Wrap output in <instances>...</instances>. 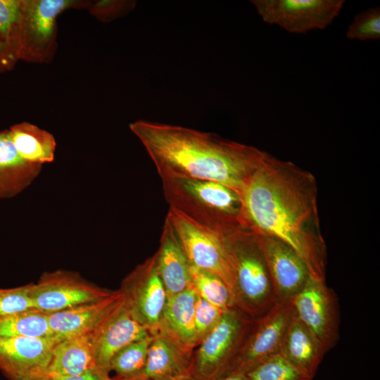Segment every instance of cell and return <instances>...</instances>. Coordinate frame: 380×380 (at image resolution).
<instances>
[{"label":"cell","mask_w":380,"mask_h":380,"mask_svg":"<svg viewBox=\"0 0 380 380\" xmlns=\"http://www.w3.org/2000/svg\"><path fill=\"white\" fill-rule=\"evenodd\" d=\"M241 198L244 228L284 241L298 254L312 277L326 280L327 246L318 214L317 182L310 172L269 153Z\"/></svg>","instance_id":"cell-1"},{"label":"cell","mask_w":380,"mask_h":380,"mask_svg":"<svg viewBox=\"0 0 380 380\" xmlns=\"http://www.w3.org/2000/svg\"><path fill=\"white\" fill-rule=\"evenodd\" d=\"M161 179L180 177L222 184L241 195L268 156L253 146L217 134L148 120L129 124Z\"/></svg>","instance_id":"cell-2"},{"label":"cell","mask_w":380,"mask_h":380,"mask_svg":"<svg viewBox=\"0 0 380 380\" xmlns=\"http://www.w3.org/2000/svg\"><path fill=\"white\" fill-rule=\"evenodd\" d=\"M170 208L196 224L221 235L241 227V198L222 184L180 177L162 179Z\"/></svg>","instance_id":"cell-3"},{"label":"cell","mask_w":380,"mask_h":380,"mask_svg":"<svg viewBox=\"0 0 380 380\" xmlns=\"http://www.w3.org/2000/svg\"><path fill=\"white\" fill-rule=\"evenodd\" d=\"M224 240L234 272L236 308L256 319L277 303L258 236L241 227Z\"/></svg>","instance_id":"cell-4"},{"label":"cell","mask_w":380,"mask_h":380,"mask_svg":"<svg viewBox=\"0 0 380 380\" xmlns=\"http://www.w3.org/2000/svg\"><path fill=\"white\" fill-rule=\"evenodd\" d=\"M254 320L237 308L225 310L219 323L193 352L192 378L220 380L229 374Z\"/></svg>","instance_id":"cell-5"},{"label":"cell","mask_w":380,"mask_h":380,"mask_svg":"<svg viewBox=\"0 0 380 380\" xmlns=\"http://www.w3.org/2000/svg\"><path fill=\"white\" fill-rule=\"evenodd\" d=\"M77 0H20L17 30V61L48 63L56 50V18L72 8H86Z\"/></svg>","instance_id":"cell-6"},{"label":"cell","mask_w":380,"mask_h":380,"mask_svg":"<svg viewBox=\"0 0 380 380\" xmlns=\"http://www.w3.org/2000/svg\"><path fill=\"white\" fill-rule=\"evenodd\" d=\"M167 217L178 236L189 264L219 277L234 296V272L225 243L226 235L208 230L172 208L169 209Z\"/></svg>","instance_id":"cell-7"},{"label":"cell","mask_w":380,"mask_h":380,"mask_svg":"<svg viewBox=\"0 0 380 380\" xmlns=\"http://www.w3.org/2000/svg\"><path fill=\"white\" fill-rule=\"evenodd\" d=\"M132 316L152 334L159 331L167 295L153 254L122 281L118 289Z\"/></svg>","instance_id":"cell-8"},{"label":"cell","mask_w":380,"mask_h":380,"mask_svg":"<svg viewBox=\"0 0 380 380\" xmlns=\"http://www.w3.org/2000/svg\"><path fill=\"white\" fill-rule=\"evenodd\" d=\"M262 20L288 32L324 30L339 15L344 0H252Z\"/></svg>","instance_id":"cell-9"},{"label":"cell","mask_w":380,"mask_h":380,"mask_svg":"<svg viewBox=\"0 0 380 380\" xmlns=\"http://www.w3.org/2000/svg\"><path fill=\"white\" fill-rule=\"evenodd\" d=\"M113 291L87 281L75 272L64 270L46 272L36 284H28L34 308L47 314L105 298Z\"/></svg>","instance_id":"cell-10"},{"label":"cell","mask_w":380,"mask_h":380,"mask_svg":"<svg viewBox=\"0 0 380 380\" xmlns=\"http://www.w3.org/2000/svg\"><path fill=\"white\" fill-rule=\"evenodd\" d=\"M293 313L315 336L327 353L339 338L338 298L325 281L311 275L291 301Z\"/></svg>","instance_id":"cell-11"},{"label":"cell","mask_w":380,"mask_h":380,"mask_svg":"<svg viewBox=\"0 0 380 380\" xmlns=\"http://www.w3.org/2000/svg\"><path fill=\"white\" fill-rule=\"evenodd\" d=\"M293 316L291 302H277L268 312L255 319L231 373L246 374L279 353Z\"/></svg>","instance_id":"cell-12"},{"label":"cell","mask_w":380,"mask_h":380,"mask_svg":"<svg viewBox=\"0 0 380 380\" xmlns=\"http://www.w3.org/2000/svg\"><path fill=\"white\" fill-rule=\"evenodd\" d=\"M54 338L0 336V371L8 380H37L48 376Z\"/></svg>","instance_id":"cell-13"},{"label":"cell","mask_w":380,"mask_h":380,"mask_svg":"<svg viewBox=\"0 0 380 380\" xmlns=\"http://www.w3.org/2000/svg\"><path fill=\"white\" fill-rule=\"evenodd\" d=\"M264 254L277 302H291L310 274L298 254L284 241L257 235Z\"/></svg>","instance_id":"cell-14"},{"label":"cell","mask_w":380,"mask_h":380,"mask_svg":"<svg viewBox=\"0 0 380 380\" xmlns=\"http://www.w3.org/2000/svg\"><path fill=\"white\" fill-rule=\"evenodd\" d=\"M122 302V295L117 290L105 298L49 314V322L54 338L60 341L76 336L92 334Z\"/></svg>","instance_id":"cell-15"},{"label":"cell","mask_w":380,"mask_h":380,"mask_svg":"<svg viewBox=\"0 0 380 380\" xmlns=\"http://www.w3.org/2000/svg\"><path fill=\"white\" fill-rule=\"evenodd\" d=\"M151 333L132 316L122 305L91 334L97 367L110 372V362L127 345Z\"/></svg>","instance_id":"cell-16"},{"label":"cell","mask_w":380,"mask_h":380,"mask_svg":"<svg viewBox=\"0 0 380 380\" xmlns=\"http://www.w3.org/2000/svg\"><path fill=\"white\" fill-rule=\"evenodd\" d=\"M157 268L167 296L191 286L190 264L178 236L166 217L156 253Z\"/></svg>","instance_id":"cell-17"},{"label":"cell","mask_w":380,"mask_h":380,"mask_svg":"<svg viewBox=\"0 0 380 380\" xmlns=\"http://www.w3.org/2000/svg\"><path fill=\"white\" fill-rule=\"evenodd\" d=\"M192 354L193 352L158 331L153 334L144 369L137 379L174 380L186 375L189 373Z\"/></svg>","instance_id":"cell-18"},{"label":"cell","mask_w":380,"mask_h":380,"mask_svg":"<svg viewBox=\"0 0 380 380\" xmlns=\"http://www.w3.org/2000/svg\"><path fill=\"white\" fill-rule=\"evenodd\" d=\"M196 298L197 293L191 286L167 296L159 330L191 352L197 347L194 322Z\"/></svg>","instance_id":"cell-19"},{"label":"cell","mask_w":380,"mask_h":380,"mask_svg":"<svg viewBox=\"0 0 380 380\" xmlns=\"http://www.w3.org/2000/svg\"><path fill=\"white\" fill-rule=\"evenodd\" d=\"M42 166L24 160L16 150L8 129L0 132V198L15 196L39 176Z\"/></svg>","instance_id":"cell-20"},{"label":"cell","mask_w":380,"mask_h":380,"mask_svg":"<svg viewBox=\"0 0 380 380\" xmlns=\"http://www.w3.org/2000/svg\"><path fill=\"white\" fill-rule=\"evenodd\" d=\"M279 354L313 379L326 353L319 341L293 313Z\"/></svg>","instance_id":"cell-21"},{"label":"cell","mask_w":380,"mask_h":380,"mask_svg":"<svg viewBox=\"0 0 380 380\" xmlns=\"http://www.w3.org/2000/svg\"><path fill=\"white\" fill-rule=\"evenodd\" d=\"M97 367L91 334L58 341L53 349L48 376H71Z\"/></svg>","instance_id":"cell-22"},{"label":"cell","mask_w":380,"mask_h":380,"mask_svg":"<svg viewBox=\"0 0 380 380\" xmlns=\"http://www.w3.org/2000/svg\"><path fill=\"white\" fill-rule=\"evenodd\" d=\"M8 130L16 150L27 162L42 167L54 160L56 142L49 132L27 122L15 124Z\"/></svg>","instance_id":"cell-23"},{"label":"cell","mask_w":380,"mask_h":380,"mask_svg":"<svg viewBox=\"0 0 380 380\" xmlns=\"http://www.w3.org/2000/svg\"><path fill=\"white\" fill-rule=\"evenodd\" d=\"M0 336L54 338L49 314L34 308L0 316Z\"/></svg>","instance_id":"cell-24"},{"label":"cell","mask_w":380,"mask_h":380,"mask_svg":"<svg viewBox=\"0 0 380 380\" xmlns=\"http://www.w3.org/2000/svg\"><path fill=\"white\" fill-rule=\"evenodd\" d=\"M153 334L136 341L122 348L110 362V371L122 379L138 378L143 372Z\"/></svg>","instance_id":"cell-25"},{"label":"cell","mask_w":380,"mask_h":380,"mask_svg":"<svg viewBox=\"0 0 380 380\" xmlns=\"http://www.w3.org/2000/svg\"><path fill=\"white\" fill-rule=\"evenodd\" d=\"M189 272L191 286L200 297L224 310L236 308L232 291L219 277L191 265Z\"/></svg>","instance_id":"cell-26"},{"label":"cell","mask_w":380,"mask_h":380,"mask_svg":"<svg viewBox=\"0 0 380 380\" xmlns=\"http://www.w3.org/2000/svg\"><path fill=\"white\" fill-rule=\"evenodd\" d=\"M248 380H312L279 353L246 373Z\"/></svg>","instance_id":"cell-27"},{"label":"cell","mask_w":380,"mask_h":380,"mask_svg":"<svg viewBox=\"0 0 380 380\" xmlns=\"http://www.w3.org/2000/svg\"><path fill=\"white\" fill-rule=\"evenodd\" d=\"M20 0H0V41L16 58Z\"/></svg>","instance_id":"cell-28"},{"label":"cell","mask_w":380,"mask_h":380,"mask_svg":"<svg viewBox=\"0 0 380 380\" xmlns=\"http://www.w3.org/2000/svg\"><path fill=\"white\" fill-rule=\"evenodd\" d=\"M346 37L353 40H377L380 38V8H369L355 15L348 27Z\"/></svg>","instance_id":"cell-29"},{"label":"cell","mask_w":380,"mask_h":380,"mask_svg":"<svg viewBox=\"0 0 380 380\" xmlns=\"http://www.w3.org/2000/svg\"><path fill=\"white\" fill-rule=\"evenodd\" d=\"M224 311V310L211 304L197 294L194 309L197 346L219 323Z\"/></svg>","instance_id":"cell-30"},{"label":"cell","mask_w":380,"mask_h":380,"mask_svg":"<svg viewBox=\"0 0 380 380\" xmlns=\"http://www.w3.org/2000/svg\"><path fill=\"white\" fill-rule=\"evenodd\" d=\"M135 5V1L100 0L88 1L86 8L98 20L110 22L128 13Z\"/></svg>","instance_id":"cell-31"},{"label":"cell","mask_w":380,"mask_h":380,"mask_svg":"<svg viewBox=\"0 0 380 380\" xmlns=\"http://www.w3.org/2000/svg\"><path fill=\"white\" fill-rule=\"evenodd\" d=\"M34 308L28 295V284L0 288V316Z\"/></svg>","instance_id":"cell-32"},{"label":"cell","mask_w":380,"mask_h":380,"mask_svg":"<svg viewBox=\"0 0 380 380\" xmlns=\"http://www.w3.org/2000/svg\"><path fill=\"white\" fill-rule=\"evenodd\" d=\"M108 371L100 369L99 367L94 368L82 374L61 377L51 379L52 380H110L111 377L109 376Z\"/></svg>","instance_id":"cell-33"},{"label":"cell","mask_w":380,"mask_h":380,"mask_svg":"<svg viewBox=\"0 0 380 380\" xmlns=\"http://www.w3.org/2000/svg\"><path fill=\"white\" fill-rule=\"evenodd\" d=\"M17 60L0 41V73L12 70Z\"/></svg>","instance_id":"cell-34"},{"label":"cell","mask_w":380,"mask_h":380,"mask_svg":"<svg viewBox=\"0 0 380 380\" xmlns=\"http://www.w3.org/2000/svg\"><path fill=\"white\" fill-rule=\"evenodd\" d=\"M220 380H248V378L246 373L233 372L220 379Z\"/></svg>","instance_id":"cell-35"},{"label":"cell","mask_w":380,"mask_h":380,"mask_svg":"<svg viewBox=\"0 0 380 380\" xmlns=\"http://www.w3.org/2000/svg\"><path fill=\"white\" fill-rule=\"evenodd\" d=\"M110 380H149V379H122L118 377H111ZM174 380H194L191 376L190 373L184 375L181 377L175 379Z\"/></svg>","instance_id":"cell-36"},{"label":"cell","mask_w":380,"mask_h":380,"mask_svg":"<svg viewBox=\"0 0 380 380\" xmlns=\"http://www.w3.org/2000/svg\"><path fill=\"white\" fill-rule=\"evenodd\" d=\"M37 380H52V379L49 376H46Z\"/></svg>","instance_id":"cell-37"}]
</instances>
